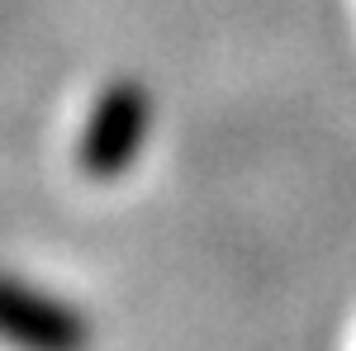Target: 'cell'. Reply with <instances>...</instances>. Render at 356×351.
Masks as SVG:
<instances>
[{
  "label": "cell",
  "mask_w": 356,
  "mask_h": 351,
  "mask_svg": "<svg viewBox=\"0 0 356 351\" xmlns=\"http://www.w3.org/2000/svg\"><path fill=\"white\" fill-rule=\"evenodd\" d=\"M152 133V95L134 76L110 81L86 114L81 142H76V166L86 181H119L138 162L143 142Z\"/></svg>",
  "instance_id": "obj_1"
},
{
  "label": "cell",
  "mask_w": 356,
  "mask_h": 351,
  "mask_svg": "<svg viewBox=\"0 0 356 351\" xmlns=\"http://www.w3.org/2000/svg\"><path fill=\"white\" fill-rule=\"evenodd\" d=\"M0 337L38 351H72L90 342V323L76 304L0 275Z\"/></svg>",
  "instance_id": "obj_2"
}]
</instances>
